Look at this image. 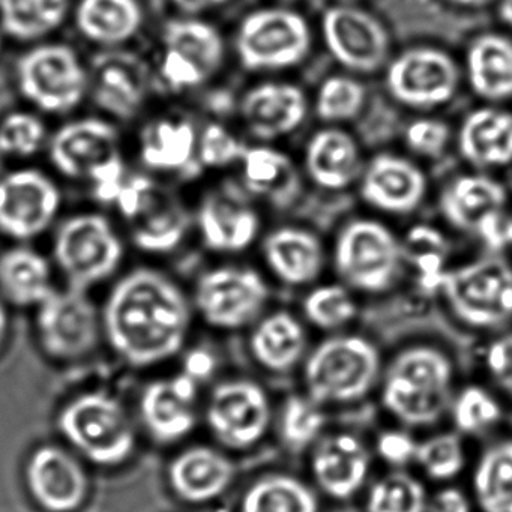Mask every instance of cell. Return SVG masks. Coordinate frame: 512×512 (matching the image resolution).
<instances>
[{"mask_svg":"<svg viewBox=\"0 0 512 512\" xmlns=\"http://www.w3.org/2000/svg\"><path fill=\"white\" fill-rule=\"evenodd\" d=\"M50 254L34 244H10L0 251V296L19 308L40 307L56 289Z\"/></svg>","mask_w":512,"mask_h":512,"instance_id":"obj_31","label":"cell"},{"mask_svg":"<svg viewBox=\"0 0 512 512\" xmlns=\"http://www.w3.org/2000/svg\"><path fill=\"white\" fill-rule=\"evenodd\" d=\"M119 125L101 115L71 116L50 134L46 155L65 181L88 185L101 170L124 160Z\"/></svg>","mask_w":512,"mask_h":512,"instance_id":"obj_16","label":"cell"},{"mask_svg":"<svg viewBox=\"0 0 512 512\" xmlns=\"http://www.w3.org/2000/svg\"><path fill=\"white\" fill-rule=\"evenodd\" d=\"M193 302L175 278L139 266L116 278L101 319L107 340L133 367H151L181 352L193 322Z\"/></svg>","mask_w":512,"mask_h":512,"instance_id":"obj_1","label":"cell"},{"mask_svg":"<svg viewBox=\"0 0 512 512\" xmlns=\"http://www.w3.org/2000/svg\"><path fill=\"white\" fill-rule=\"evenodd\" d=\"M37 329L52 358L73 361L97 346L103 319L89 292L64 286L37 307Z\"/></svg>","mask_w":512,"mask_h":512,"instance_id":"obj_17","label":"cell"},{"mask_svg":"<svg viewBox=\"0 0 512 512\" xmlns=\"http://www.w3.org/2000/svg\"><path fill=\"white\" fill-rule=\"evenodd\" d=\"M238 512H320L319 491L295 473L265 472L248 482Z\"/></svg>","mask_w":512,"mask_h":512,"instance_id":"obj_37","label":"cell"},{"mask_svg":"<svg viewBox=\"0 0 512 512\" xmlns=\"http://www.w3.org/2000/svg\"><path fill=\"white\" fill-rule=\"evenodd\" d=\"M416 448L418 440L412 431L400 425L380 431L374 440V454L391 469H406L407 464L415 463Z\"/></svg>","mask_w":512,"mask_h":512,"instance_id":"obj_50","label":"cell"},{"mask_svg":"<svg viewBox=\"0 0 512 512\" xmlns=\"http://www.w3.org/2000/svg\"><path fill=\"white\" fill-rule=\"evenodd\" d=\"M26 482L35 502L47 512H73L85 503L89 479L85 467L64 448H38L26 466Z\"/></svg>","mask_w":512,"mask_h":512,"instance_id":"obj_22","label":"cell"},{"mask_svg":"<svg viewBox=\"0 0 512 512\" xmlns=\"http://www.w3.org/2000/svg\"><path fill=\"white\" fill-rule=\"evenodd\" d=\"M436 292L452 317L473 331H496L512 320V265L500 257L446 269Z\"/></svg>","mask_w":512,"mask_h":512,"instance_id":"obj_8","label":"cell"},{"mask_svg":"<svg viewBox=\"0 0 512 512\" xmlns=\"http://www.w3.org/2000/svg\"><path fill=\"white\" fill-rule=\"evenodd\" d=\"M8 332V310L7 302L0 296V347L4 344Z\"/></svg>","mask_w":512,"mask_h":512,"instance_id":"obj_56","label":"cell"},{"mask_svg":"<svg viewBox=\"0 0 512 512\" xmlns=\"http://www.w3.org/2000/svg\"><path fill=\"white\" fill-rule=\"evenodd\" d=\"M482 362L494 385L512 400V331L488 343Z\"/></svg>","mask_w":512,"mask_h":512,"instance_id":"obj_51","label":"cell"},{"mask_svg":"<svg viewBox=\"0 0 512 512\" xmlns=\"http://www.w3.org/2000/svg\"><path fill=\"white\" fill-rule=\"evenodd\" d=\"M73 5L74 0H0V31L25 47L55 40L71 22Z\"/></svg>","mask_w":512,"mask_h":512,"instance_id":"obj_35","label":"cell"},{"mask_svg":"<svg viewBox=\"0 0 512 512\" xmlns=\"http://www.w3.org/2000/svg\"><path fill=\"white\" fill-rule=\"evenodd\" d=\"M343 2H349V4H352V2H356V0H343Z\"/></svg>","mask_w":512,"mask_h":512,"instance_id":"obj_61","label":"cell"},{"mask_svg":"<svg viewBox=\"0 0 512 512\" xmlns=\"http://www.w3.org/2000/svg\"><path fill=\"white\" fill-rule=\"evenodd\" d=\"M364 104L365 88L350 76L328 77L316 95L317 116L335 127L355 119Z\"/></svg>","mask_w":512,"mask_h":512,"instance_id":"obj_47","label":"cell"},{"mask_svg":"<svg viewBox=\"0 0 512 512\" xmlns=\"http://www.w3.org/2000/svg\"><path fill=\"white\" fill-rule=\"evenodd\" d=\"M71 25L95 50L128 49L145 31L143 0H74Z\"/></svg>","mask_w":512,"mask_h":512,"instance_id":"obj_24","label":"cell"},{"mask_svg":"<svg viewBox=\"0 0 512 512\" xmlns=\"http://www.w3.org/2000/svg\"><path fill=\"white\" fill-rule=\"evenodd\" d=\"M263 256L272 274L292 287L314 283L325 265L320 239L299 227H281L269 233L263 244Z\"/></svg>","mask_w":512,"mask_h":512,"instance_id":"obj_33","label":"cell"},{"mask_svg":"<svg viewBox=\"0 0 512 512\" xmlns=\"http://www.w3.org/2000/svg\"><path fill=\"white\" fill-rule=\"evenodd\" d=\"M5 163H7V158H5L2 151H0V173L5 172Z\"/></svg>","mask_w":512,"mask_h":512,"instance_id":"obj_60","label":"cell"},{"mask_svg":"<svg viewBox=\"0 0 512 512\" xmlns=\"http://www.w3.org/2000/svg\"><path fill=\"white\" fill-rule=\"evenodd\" d=\"M235 478L232 458L214 446H191L176 455L169 466L173 493L194 505L220 499L232 487Z\"/></svg>","mask_w":512,"mask_h":512,"instance_id":"obj_29","label":"cell"},{"mask_svg":"<svg viewBox=\"0 0 512 512\" xmlns=\"http://www.w3.org/2000/svg\"><path fill=\"white\" fill-rule=\"evenodd\" d=\"M62 436L98 466H121L136 449V428L121 401L107 392H86L59 413Z\"/></svg>","mask_w":512,"mask_h":512,"instance_id":"obj_9","label":"cell"},{"mask_svg":"<svg viewBox=\"0 0 512 512\" xmlns=\"http://www.w3.org/2000/svg\"><path fill=\"white\" fill-rule=\"evenodd\" d=\"M311 43V29L304 16L289 8L272 7L244 17L236 31L235 50L244 70L269 73L304 62Z\"/></svg>","mask_w":512,"mask_h":512,"instance_id":"obj_12","label":"cell"},{"mask_svg":"<svg viewBox=\"0 0 512 512\" xmlns=\"http://www.w3.org/2000/svg\"><path fill=\"white\" fill-rule=\"evenodd\" d=\"M505 187L484 173L455 178L440 196V211L451 226L475 235L488 248L506 211Z\"/></svg>","mask_w":512,"mask_h":512,"instance_id":"obj_21","label":"cell"},{"mask_svg":"<svg viewBox=\"0 0 512 512\" xmlns=\"http://www.w3.org/2000/svg\"><path fill=\"white\" fill-rule=\"evenodd\" d=\"M451 139L448 124L439 119L422 118L406 128L404 142L407 148L425 158H437L445 152Z\"/></svg>","mask_w":512,"mask_h":512,"instance_id":"obj_49","label":"cell"},{"mask_svg":"<svg viewBox=\"0 0 512 512\" xmlns=\"http://www.w3.org/2000/svg\"><path fill=\"white\" fill-rule=\"evenodd\" d=\"M500 20L512 29V0H502L499 5Z\"/></svg>","mask_w":512,"mask_h":512,"instance_id":"obj_57","label":"cell"},{"mask_svg":"<svg viewBox=\"0 0 512 512\" xmlns=\"http://www.w3.org/2000/svg\"><path fill=\"white\" fill-rule=\"evenodd\" d=\"M247 146L224 125H206L199 133L197 163L208 169H224L235 163H241Z\"/></svg>","mask_w":512,"mask_h":512,"instance_id":"obj_48","label":"cell"},{"mask_svg":"<svg viewBox=\"0 0 512 512\" xmlns=\"http://www.w3.org/2000/svg\"><path fill=\"white\" fill-rule=\"evenodd\" d=\"M194 224L206 250L235 254L253 244L259 235L260 218L241 200L221 191H212L200 200Z\"/></svg>","mask_w":512,"mask_h":512,"instance_id":"obj_28","label":"cell"},{"mask_svg":"<svg viewBox=\"0 0 512 512\" xmlns=\"http://www.w3.org/2000/svg\"><path fill=\"white\" fill-rule=\"evenodd\" d=\"M475 503L469 491L445 484L428 496L427 512H473Z\"/></svg>","mask_w":512,"mask_h":512,"instance_id":"obj_52","label":"cell"},{"mask_svg":"<svg viewBox=\"0 0 512 512\" xmlns=\"http://www.w3.org/2000/svg\"><path fill=\"white\" fill-rule=\"evenodd\" d=\"M239 110L250 134L272 142L301 127L307 118L308 101L299 86L268 82L251 88L242 97Z\"/></svg>","mask_w":512,"mask_h":512,"instance_id":"obj_27","label":"cell"},{"mask_svg":"<svg viewBox=\"0 0 512 512\" xmlns=\"http://www.w3.org/2000/svg\"><path fill=\"white\" fill-rule=\"evenodd\" d=\"M179 16L205 17L212 11L220 10L232 0H167Z\"/></svg>","mask_w":512,"mask_h":512,"instance_id":"obj_53","label":"cell"},{"mask_svg":"<svg viewBox=\"0 0 512 512\" xmlns=\"http://www.w3.org/2000/svg\"><path fill=\"white\" fill-rule=\"evenodd\" d=\"M50 134L46 118L32 109L11 110L0 118V151L7 161L28 163L46 154Z\"/></svg>","mask_w":512,"mask_h":512,"instance_id":"obj_42","label":"cell"},{"mask_svg":"<svg viewBox=\"0 0 512 512\" xmlns=\"http://www.w3.org/2000/svg\"><path fill=\"white\" fill-rule=\"evenodd\" d=\"M470 496L479 512H512V439L494 440L482 449Z\"/></svg>","mask_w":512,"mask_h":512,"instance_id":"obj_39","label":"cell"},{"mask_svg":"<svg viewBox=\"0 0 512 512\" xmlns=\"http://www.w3.org/2000/svg\"><path fill=\"white\" fill-rule=\"evenodd\" d=\"M215 370V358L206 350H194L185 359L184 373L197 382L208 379Z\"/></svg>","mask_w":512,"mask_h":512,"instance_id":"obj_54","label":"cell"},{"mask_svg":"<svg viewBox=\"0 0 512 512\" xmlns=\"http://www.w3.org/2000/svg\"><path fill=\"white\" fill-rule=\"evenodd\" d=\"M325 410L304 391L284 397L274 416L275 430L284 448L290 452L310 451L326 433Z\"/></svg>","mask_w":512,"mask_h":512,"instance_id":"obj_40","label":"cell"},{"mask_svg":"<svg viewBox=\"0 0 512 512\" xmlns=\"http://www.w3.org/2000/svg\"><path fill=\"white\" fill-rule=\"evenodd\" d=\"M383 361L370 338L343 331L310 347L301 368L302 391L320 406L349 407L379 388Z\"/></svg>","mask_w":512,"mask_h":512,"instance_id":"obj_3","label":"cell"},{"mask_svg":"<svg viewBox=\"0 0 512 512\" xmlns=\"http://www.w3.org/2000/svg\"><path fill=\"white\" fill-rule=\"evenodd\" d=\"M449 4L464 8H478L488 4L490 0H448Z\"/></svg>","mask_w":512,"mask_h":512,"instance_id":"obj_58","label":"cell"},{"mask_svg":"<svg viewBox=\"0 0 512 512\" xmlns=\"http://www.w3.org/2000/svg\"><path fill=\"white\" fill-rule=\"evenodd\" d=\"M248 337L251 359L262 370L286 374L301 368L308 350L304 323L286 310L265 313L253 326Z\"/></svg>","mask_w":512,"mask_h":512,"instance_id":"obj_30","label":"cell"},{"mask_svg":"<svg viewBox=\"0 0 512 512\" xmlns=\"http://www.w3.org/2000/svg\"><path fill=\"white\" fill-rule=\"evenodd\" d=\"M17 92L44 118H71L88 103V61L65 41L25 47L14 65Z\"/></svg>","mask_w":512,"mask_h":512,"instance_id":"obj_5","label":"cell"},{"mask_svg":"<svg viewBox=\"0 0 512 512\" xmlns=\"http://www.w3.org/2000/svg\"><path fill=\"white\" fill-rule=\"evenodd\" d=\"M191 302L212 328L241 331L251 328L265 314L269 289L254 269L217 266L199 275Z\"/></svg>","mask_w":512,"mask_h":512,"instance_id":"obj_14","label":"cell"},{"mask_svg":"<svg viewBox=\"0 0 512 512\" xmlns=\"http://www.w3.org/2000/svg\"><path fill=\"white\" fill-rule=\"evenodd\" d=\"M359 179L362 199L388 214H410L427 194L424 172L401 155H376L362 167Z\"/></svg>","mask_w":512,"mask_h":512,"instance_id":"obj_26","label":"cell"},{"mask_svg":"<svg viewBox=\"0 0 512 512\" xmlns=\"http://www.w3.org/2000/svg\"><path fill=\"white\" fill-rule=\"evenodd\" d=\"M322 34L332 58L352 73H376L388 62L391 41L385 26L349 2L325 11Z\"/></svg>","mask_w":512,"mask_h":512,"instance_id":"obj_19","label":"cell"},{"mask_svg":"<svg viewBox=\"0 0 512 512\" xmlns=\"http://www.w3.org/2000/svg\"><path fill=\"white\" fill-rule=\"evenodd\" d=\"M157 91L184 95L199 91L217 77L226 61L221 32L205 17L179 16L167 20L149 59Z\"/></svg>","mask_w":512,"mask_h":512,"instance_id":"obj_6","label":"cell"},{"mask_svg":"<svg viewBox=\"0 0 512 512\" xmlns=\"http://www.w3.org/2000/svg\"><path fill=\"white\" fill-rule=\"evenodd\" d=\"M275 410L262 383L233 377L218 383L206 403V422L218 443L244 452L265 440L274 425Z\"/></svg>","mask_w":512,"mask_h":512,"instance_id":"obj_15","label":"cell"},{"mask_svg":"<svg viewBox=\"0 0 512 512\" xmlns=\"http://www.w3.org/2000/svg\"><path fill=\"white\" fill-rule=\"evenodd\" d=\"M64 193L55 176L32 166L0 173V236L32 244L52 233L62 218Z\"/></svg>","mask_w":512,"mask_h":512,"instance_id":"obj_10","label":"cell"},{"mask_svg":"<svg viewBox=\"0 0 512 512\" xmlns=\"http://www.w3.org/2000/svg\"><path fill=\"white\" fill-rule=\"evenodd\" d=\"M455 382L457 367L445 347L407 344L383 365L380 406L400 427L427 430L448 415Z\"/></svg>","mask_w":512,"mask_h":512,"instance_id":"obj_2","label":"cell"},{"mask_svg":"<svg viewBox=\"0 0 512 512\" xmlns=\"http://www.w3.org/2000/svg\"><path fill=\"white\" fill-rule=\"evenodd\" d=\"M199 382L182 371L146 386L140 398V416L146 431L160 443H175L196 427Z\"/></svg>","mask_w":512,"mask_h":512,"instance_id":"obj_25","label":"cell"},{"mask_svg":"<svg viewBox=\"0 0 512 512\" xmlns=\"http://www.w3.org/2000/svg\"><path fill=\"white\" fill-rule=\"evenodd\" d=\"M422 478L449 484L467 466L463 434L455 430L434 431L418 440L415 463Z\"/></svg>","mask_w":512,"mask_h":512,"instance_id":"obj_45","label":"cell"},{"mask_svg":"<svg viewBox=\"0 0 512 512\" xmlns=\"http://www.w3.org/2000/svg\"><path fill=\"white\" fill-rule=\"evenodd\" d=\"M424 479L407 469H389L365 487L364 512H427Z\"/></svg>","mask_w":512,"mask_h":512,"instance_id":"obj_41","label":"cell"},{"mask_svg":"<svg viewBox=\"0 0 512 512\" xmlns=\"http://www.w3.org/2000/svg\"><path fill=\"white\" fill-rule=\"evenodd\" d=\"M509 247H512V209L511 211L506 209L505 214H503L490 250L500 251L503 250V248Z\"/></svg>","mask_w":512,"mask_h":512,"instance_id":"obj_55","label":"cell"},{"mask_svg":"<svg viewBox=\"0 0 512 512\" xmlns=\"http://www.w3.org/2000/svg\"><path fill=\"white\" fill-rule=\"evenodd\" d=\"M88 101L97 115L125 124L143 115L157 92L151 61L136 50H98L88 61Z\"/></svg>","mask_w":512,"mask_h":512,"instance_id":"obj_11","label":"cell"},{"mask_svg":"<svg viewBox=\"0 0 512 512\" xmlns=\"http://www.w3.org/2000/svg\"><path fill=\"white\" fill-rule=\"evenodd\" d=\"M449 245L436 227L421 224L412 227L401 239L403 263H409L416 272L422 289L436 292L440 278L445 274Z\"/></svg>","mask_w":512,"mask_h":512,"instance_id":"obj_43","label":"cell"},{"mask_svg":"<svg viewBox=\"0 0 512 512\" xmlns=\"http://www.w3.org/2000/svg\"><path fill=\"white\" fill-rule=\"evenodd\" d=\"M470 88L482 100L499 104L512 100V40L500 34H482L466 53Z\"/></svg>","mask_w":512,"mask_h":512,"instance_id":"obj_36","label":"cell"},{"mask_svg":"<svg viewBox=\"0 0 512 512\" xmlns=\"http://www.w3.org/2000/svg\"><path fill=\"white\" fill-rule=\"evenodd\" d=\"M460 70L454 59L434 47H413L400 53L386 68V88L403 106L434 109L457 94Z\"/></svg>","mask_w":512,"mask_h":512,"instance_id":"obj_18","label":"cell"},{"mask_svg":"<svg viewBox=\"0 0 512 512\" xmlns=\"http://www.w3.org/2000/svg\"><path fill=\"white\" fill-rule=\"evenodd\" d=\"M113 208L134 250L152 257L178 251L193 221L179 197L149 173H130Z\"/></svg>","mask_w":512,"mask_h":512,"instance_id":"obj_7","label":"cell"},{"mask_svg":"<svg viewBox=\"0 0 512 512\" xmlns=\"http://www.w3.org/2000/svg\"><path fill=\"white\" fill-rule=\"evenodd\" d=\"M7 38H5V35L2 34V31H0V56H2V53H4L5 44H7Z\"/></svg>","mask_w":512,"mask_h":512,"instance_id":"obj_59","label":"cell"},{"mask_svg":"<svg viewBox=\"0 0 512 512\" xmlns=\"http://www.w3.org/2000/svg\"><path fill=\"white\" fill-rule=\"evenodd\" d=\"M373 451L352 431H332L310 449L311 484L319 494L346 502L370 482Z\"/></svg>","mask_w":512,"mask_h":512,"instance_id":"obj_20","label":"cell"},{"mask_svg":"<svg viewBox=\"0 0 512 512\" xmlns=\"http://www.w3.org/2000/svg\"><path fill=\"white\" fill-rule=\"evenodd\" d=\"M281 2H295V0H281Z\"/></svg>","mask_w":512,"mask_h":512,"instance_id":"obj_62","label":"cell"},{"mask_svg":"<svg viewBox=\"0 0 512 512\" xmlns=\"http://www.w3.org/2000/svg\"><path fill=\"white\" fill-rule=\"evenodd\" d=\"M304 319L325 334L347 331L358 316V304L346 284L314 287L302 301Z\"/></svg>","mask_w":512,"mask_h":512,"instance_id":"obj_44","label":"cell"},{"mask_svg":"<svg viewBox=\"0 0 512 512\" xmlns=\"http://www.w3.org/2000/svg\"><path fill=\"white\" fill-rule=\"evenodd\" d=\"M127 238L103 212H73L52 232L50 259L65 286L89 292L121 274Z\"/></svg>","mask_w":512,"mask_h":512,"instance_id":"obj_4","label":"cell"},{"mask_svg":"<svg viewBox=\"0 0 512 512\" xmlns=\"http://www.w3.org/2000/svg\"><path fill=\"white\" fill-rule=\"evenodd\" d=\"M334 265L349 289L379 295L395 283L403 268L401 241L379 221H350L335 242Z\"/></svg>","mask_w":512,"mask_h":512,"instance_id":"obj_13","label":"cell"},{"mask_svg":"<svg viewBox=\"0 0 512 512\" xmlns=\"http://www.w3.org/2000/svg\"><path fill=\"white\" fill-rule=\"evenodd\" d=\"M448 415L455 431L463 436H478L499 424L502 406L490 389L470 383L455 391Z\"/></svg>","mask_w":512,"mask_h":512,"instance_id":"obj_46","label":"cell"},{"mask_svg":"<svg viewBox=\"0 0 512 512\" xmlns=\"http://www.w3.org/2000/svg\"><path fill=\"white\" fill-rule=\"evenodd\" d=\"M199 131L187 116L158 113L146 119L137 134V158L155 178L182 175L197 163Z\"/></svg>","mask_w":512,"mask_h":512,"instance_id":"obj_23","label":"cell"},{"mask_svg":"<svg viewBox=\"0 0 512 512\" xmlns=\"http://www.w3.org/2000/svg\"><path fill=\"white\" fill-rule=\"evenodd\" d=\"M305 170L308 178L323 190L349 187L362 172L358 143L335 125L317 131L305 148Z\"/></svg>","mask_w":512,"mask_h":512,"instance_id":"obj_34","label":"cell"},{"mask_svg":"<svg viewBox=\"0 0 512 512\" xmlns=\"http://www.w3.org/2000/svg\"><path fill=\"white\" fill-rule=\"evenodd\" d=\"M241 164L242 181L256 196L278 206L290 205L298 196V172L284 152L271 146H254L247 148Z\"/></svg>","mask_w":512,"mask_h":512,"instance_id":"obj_38","label":"cell"},{"mask_svg":"<svg viewBox=\"0 0 512 512\" xmlns=\"http://www.w3.org/2000/svg\"><path fill=\"white\" fill-rule=\"evenodd\" d=\"M458 149L475 169H502L512 164V112L496 106L470 112L458 131Z\"/></svg>","mask_w":512,"mask_h":512,"instance_id":"obj_32","label":"cell"}]
</instances>
